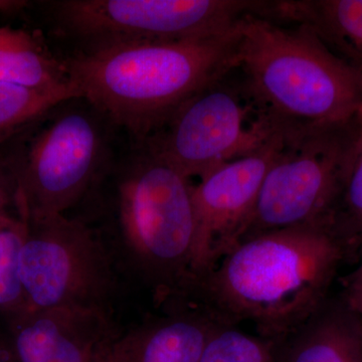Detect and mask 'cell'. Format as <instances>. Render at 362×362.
I'll return each mask as SVG.
<instances>
[{"instance_id":"cell-1","label":"cell","mask_w":362,"mask_h":362,"mask_svg":"<svg viewBox=\"0 0 362 362\" xmlns=\"http://www.w3.org/2000/svg\"><path fill=\"white\" fill-rule=\"evenodd\" d=\"M342 263L321 226L273 230L240 242L182 299L223 325L251 323L259 337L282 342L323 308Z\"/></svg>"},{"instance_id":"cell-2","label":"cell","mask_w":362,"mask_h":362,"mask_svg":"<svg viewBox=\"0 0 362 362\" xmlns=\"http://www.w3.org/2000/svg\"><path fill=\"white\" fill-rule=\"evenodd\" d=\"M237 71L259 118L282 142L362 118V77L315 33L247 13Z\"/></svg>"},{"instance_id":"cell-3","label":"cell","mask_w":362,"mask_h":362,"mask_svg":"<svg viewBox=\"0 0 362 362\" xmlns=\"http://www.w3.org/2000/svg\"><path fill=\"white\" fill-rule=\"evenodd\" d=\"M238 44L237 25L221 37L129 42L65 59L81 96L142 141L188 98L235 68Z\"/></svg>"},{"instance_id":"cell-4","label":"cell","mask_w":362,"mask_h":362,"mask_svg":"<svg viewBox=\"0 0 362 362\" xmlns=\"http://www.w3.org/2000/svg\"><path fill=\"white\" fill-rule=\"evenodd\" d=\"M139 149L117 180L114 228L103 240L119 273L166 305L194 280V185L148 140Z\"/></svg>"},{"instance_id":"cell-5","label":"cell","mask_w":362,"mask_h":362,"mask_svg":"<svg viewBox=\"0 0 362 362\" xmlns=\"http://www.w3.org/2000/svg\"><path fill=\"white\" fill-rule=\"evenodd\" d=\"M361 137L358 118L283 142L240 242L283 228H325Z\"/></svg>"},{"instance_id":"cell-6","label":"cell","mask_w":362,"mask_h":362,"mask_svg":"<svg viewBox=\"0 0 362 362\" xmlns=\"http://www.w3.org/2000/svg\"><path fill=\"white\" fill-rule=\"evenodd\" d=\"M259 0H59L54 28L80 52L129 42L209 39L232 33Z\"/></svg>"},{"instance_id":"cell-7","label":"cell","mask_w":362,"mask_h":362,"mask_svg":"<svg viewBox=\"0 0 362 362\" xmlns=\"http://www.w3.org/2000/svg\"><path fill=\"white\" fill-rule=\"evenodd\" d=\"M63 106L13 173L11 192L25 220L66 214L96 185L107 160L110 121L84 98Z\"/></svg>"},{"instance_id":"cell-8","label":"cell","mask_w":362,"mask_h":362,"mask_svg":"<svg viewBox=\"0 0 362 362\" xmlns=\"http://www.w3.org/2000/svg\"><path fill=\"white\" fill-rule=\"evenodd\" d=\"M20 277L28 308L111 313L120 273L99 232L66 214L26 220Z\"/></svg>"},{"instance_id":"cell-9","label":"cell","mask_w":362,"mask_h":362,"mask_svg":"<svg viewBox=\"0 0 362 362\" xmlns=\"http://www.w3.org/2000/svg\"><path fill=\"white\" fill-rule=\"evenodd\" d=\"M273 137L235 68L188 98L147 140L187 178L201 180Z\"/></svg>"},{"instance_id":"cell-10","label":"cell","mask_w":362,"mask_h":362,"mask_svg":"<svg viewBox=\"0 0 362 362\" xmlns=\"http://www.w3.org/2000/svg\"><path fill=\"white\" fill-rule=\"evenodd\" d=\"M282 144L280 138L273 137L252 153L214 169L194 185V281L213 270L242 240L267 171Z\"/></svg>"},{"instance_id":"cell-11","label":"cell","mask_w":362,"mask_h":362,"mask_svg":"<svg viewBox=\"0 0 362 362\" xmlns=\"http://www.w3.org/2000/svg\"><path fill=\"white\" fill-rule=\"evenodd\" d=\"M4 317L6 362H103L118 337L111 313L100 309L26 308Z\"/></svg>"},{"instance_id":"cell-12","label":"cell","mask_w":362,"mask_h":362,"mask_svg":"<svg viewBox=\"0 0 362 362\" xmlns=\"http://www.w3.org/2000/svg\"><path fill=\"white\" fill-rule=\"evenodd\" d=\"M166 306L164 315L118 335L103 362H199L207 340L221 323L187 302Z\"/></svg>"},{"instance_id":"cell-13","label":"cell","mask_w":362,"mask_h":362,"mask_svg":"<svg viewBox=\"0 0 362 362\" xmlns=\"http://www.w3.org/2000/svg\"><path fill=\"white\" fill-rule=\"evenodd\" d=\"M259 13L309 28L362 77V0H263Z\"/></svg>"},{"instance_id":"cell-14","label":"cell","mask_w":362,"mask_h":362,"mask_svg":"<svg viewBox=\"0 0 362 362\" xmlns=\"http://www.w3.org/2000/svg\"><path fill=\"white\" fill-rule=\"evenodd\" d=\"M278 362H362L356 318L340 304L324 305L308 322L279 345Z\"/></svg>"},{"instance_id":"cell-15","label":"cell","mask_w":362,"mask_h":362,"mask_svg":"<svg viewBox=\"0 0 362 362\" xmlns=\"http://www.w3.org/2000/svg\"><path fill=\"white\" fill-rule=\"evenodd\" d=\"M0 82L37 90H78L66 59L57 58L37 35L9 26H0Z\"/></svg>"},{"instance_id":"cell-16","label":"cell","mask_w":362,"mask_h":362,"mask_svg":"<svg viewBox=\"0 0 362 362\" xmlns=\"http://www.w3.org/2000/svg\"><path fill=\"white\" fill-rule=\"evenodd\" d=\"M325 230L341 249L344 263L362 262V137Z\"/></svg>"},{"instance_id":"cell-17","label":"cell","mask_w":362,"mask_h":362,"mask_svg":"<svg viewBox=\"0 0 362 362\" xmlns=\"http://www.w3.org/2000/svg\"><path fill=\"white\" fill-rule=\"evenodd\" d=\"M75 98H82L77 90H37L0 82V142Z\"/></svg>"},{"instance_id":"cell-18","label":"cell","mask_w":362,"mask_h":362,"mask_svg":"<svg viewBox=\"0 0 362 362\" xmlns=\"http://www.w3.org/2000/svg\"><path fill=\"white\" fill-rule=\"evenodd\" d=\"M0 201V314L18 313L28 308L20 277V257L25 242L26 220L9 216Z\"/></svg>"},{"instance_id":"cell-19","label":"cell","mask_w":362,"mask_h":362,"mask_svg":"<svg viewBox=\"0 0 362 362\" xmlns=\"http://www.w3.org/2000/svg\"><path fill=\"white\" fill-rule=\"evenodd\" d=\"M279 345L238 326L220 324L207 340L199 362H278Z\"/></svg>"},{"instance_id":"cell-20","label":"cell","mask_w":362,"mask_h":362,"mask_svg":"<svg viewBox=\"0 0 362 362\" xmlns=\"http://www.w3.org/2000/svg\"><path fill=\"white\" fill-rule=\"evenodd\" d=\"M342 306L362 319V285L343 288Z\"/></svg>"},{"instance_id":"cell-21","label":"cell","mask_w":362,"mask_h":362,"mask_svg":"<svg viewBox=\"0 0 362 362\" xmlns=\"http://www.w3.org/2000/svg\"><path fill=\"white\" fill-rule=\"evenodd\" d=\"M341 284L343 288L362 285V262L356 267V270L341 278Z\"/></svg>"},{"instance_id":"cell-22","label":"cell","mask_w":362,"mask_h":362,"mask_svg":"<svg viewBox=\"0 0 362 362\" xmlns=\"http://www.w3.org/2000/svg\"><path fill=\"white\" fill-rule=\"evenodd\" d=\"M28 6V1H18V0H6V1H0V13H20V11H23V9Z\"/></svg>"},{"instance_id":"cell-23","label":"cell","mask_w":362,"mask_h":362,"mask_svg":"<svg viewBox=\"0 0 362 362\" xmlns=\"http://www.w3.org/2000/svg\"><path fill=\"white\" fill-rule=\"evenodd\" d=\"M354 315V314H352ZM354 318H356V322L357 326V329H358L359 334H361V340H362V319L359 318L356 315H354Z\"/></svg>"}]
</instances>
